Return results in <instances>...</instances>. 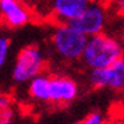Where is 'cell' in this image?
Instances as JSON below:
<instances>
[{
    "label": "cell",
    "instance_id": "6da1fadb",
    "mask_svg": "<svg viewBox=\"0 0 124 124\" xmlns=\"http://www.w3.org/2000/svg\"><path fill=\"white\" fill-rule=\"evenodd\" d=\"M123 57V47L117 40L105 34L88 36L82 54V62L91 68H105Z\"/></svg>",
    "mask_w": 124,
    "mask_h": 124
},
{
    "label": "cell",
    "instance_id": "7a4b0ae2",
    "mask_svg": "<svg viewBox=\"0 0 124 124\" xmlns=\"http://www.w3.org/2000/svg\"><path fill=\"white\" fill-rule=\"evenodd\" d=\"M86 40L88 36L71 24H57L52 35V43L56 53L67 62L82 59Z\"/></svg>",
    "mask_w": 124,
    "mask_h": 124
},
{
    "label": "cell",
    "instance_id": "3957f363",
    "mask_svg": "<svg viewBox=\"0 0 124 124\" xmlns=\"http://www.w3.org/2000/svg\"><path fill=\"white\" fill-rule=\"evenodd\" d=\"M43 68H45V56L42 50L35 45L25 46L17 54L13 68V78L20 84L29 82L34 77L42 74Z\"/></svg>",
    "mask_w": 124,
    "mask_h": 124
},
{
    "label": "cell",
    "instance_id": "277c9868",
    "mask_svg": "<svg viewBox=\"0 0 124 124\" xmlns=\"http://www.w3.org/2000/svg\"><path fill=\"white\" fill-rule=\"evenodd\" d=\"M34 18V10L25 0H0V24L16 29L25 27Z\"/></svg>",
    "mask_w": 124,
    "mask_h": 124
},
{
    "label": "cell",
    "instance_id": "5b68a950",
    "mask_svg": "<svg viewBox=\"0 0 124 124\" xmlns=\"http://www.w3.org/2000/svg\"><path fill=\"white\" fill-rule=\"evenodd\" d=\"M106 21H107L106 8L103 7L102 3H95V4H88L84 11L81 13V16H78L70 24L74 25L78 31H81L84 35L92 36V35L103 32Z\"/></svg>",
    "mask_w": 124,
    "mask_h": 124
},
{
    "label": "cell",
    "instance_id": "8992f818",
    "mask_svg": "<svg viewBox=\"0 0 124 124\" xmlns=\"http://www.w3.org/2000/svg\"><path fill=\"white\" fill-rule=\"evenodd\" d=\"M91 82L95 88H110L114 91H124V59L121 57L109 67L92 70Z\"/></svg>",
    "mask_w": 124,
    "mask_h": 124
},
{
    "label": "cell",
    "instance_id": "52a82bcc",
    "mask_svg": "<svg viewBox=\"0 0 124 124\" xmlns=\"http://www.w3.org/2000/svg\"><path fill=\"white\" fill-rule=\"evenodd\" d=\"M49 17L56 24H70L81 16L88 3L85 0H52Z\"/></svg>",
    "mask_w": 124,
    "mask_h": 124
},
{
    "label": "cell",
    "instance_id": "ba28073f",
    "mask_svg": "<svg viewBox=\"0 0 124 124\" xmlns=\"http://www.w3.org/2000/svg\"><path fill=\"white\" fill-rule=\"evenodd\" d=\"M78 95V85L67 75L50 77V102L54 105H68Z\"/></svg>",
    "mask_w": 124,
    "mask_h": 124
},
{
    "label": "cell",
    "instance_id": "9c48e42d",
    "mask_svg": "<svg viewBox=\"0 0 124 124\" xmlns=\"http://www.w3.org/2000/svg\"><path fill=\"white\" fill-rule=\"evenodd\" d=\"M28 92L38 102H50V77L39 74L29 81Z\"/></svg>",
    "mask_w": 124,
    "mask_h": 124
},
{
    "label": "cell",
    "instance_id": "30bf717a",
    "mask_svg": "<svg viewBox=\"0 0 124 124\" xmlns=\"http://www.w3.org/2000/svg\"><path fill=\"white\" fill-rule=\"evenodd\" d=\"M8 53H10V42H8L7 38L0 36V70L4 67Z\"/></svg>",
    "mask_w": 124,
    "mask_h": 124
},
{
    "label": "cell",
    "instance_id": "8fae6325",
    "mask_svg": "<svg viewBox=\"0 0 124 124\" xmlns=\"http://www.w3.org/2000/svg\"><path fill=\"white\" fill-rule=\"evenodd\" d=\"M78 124H106V120L103 117V114L99 112H92L88 116H85Z\"/></svg>",
    "mask_w": 124,
    "mask_h": 124
},
{
    "label": "cell",
    "instance_id": "7c38bea8",
    "mask_svg": "<svg viewBox=\"0 0 124 124\" xmlns=\"http://www.w3.org/2000/svg\"><path fill=\"white\" fill-rule=\"evenodd\" d=\"M14 120V112L11 106L0 107V124H11Z\"/></svg>",
    "mask_w": 124,
    "mask_h": 124
},
{
    "label": "cell",
    "instance_id": "4fadbf2b",
    "mask_svg": "<svg viewBox=\"0 0 124 124\" xmlns=\"http://www.w3.org/2000/svg\"><path fill=\"white\" fill-rule=\"evenodd\" d=\"M106 124H124V107L113 113L110 118L106 121Z\"/></svg>",
    "mask_w": 124,
    "mask_h": 124
},
{
    "label": "cell",
    "instance_id": "5bb4252c",
    "mask_svg": "<svg viewBox=\"0 0 124 124\" xmlns=\"http://www.w3.org/2000/svg\"><path fill=\"white\" fill-rule=\"evenodd\" d=\"M110 6L113 7V10L116 11L121 18H124V0H109Z\"/></svg>",
    "mask_w": 124,
    "mask_h": 124
},
{
    "label": "cell",
    "instance_id": "9a60e30c",
    "mask_svg": "<svg viewBox=\"0 0 124 124\" xmlns=\"http://www.w3.org/2000/svg\"><path fill=\"white\" fill-rule=\"evenodd\" d=\"M7 106H11L10 99H8L7 96L1 95V96H0V107H7Z\"/></svg>",
    "mask_w": 124,
    "mask_h": 124
},
{
    "label": "cell",
    "instance_id": "2e32d148",
    "mask_svg": "<svg viewBox=\"0 0 124 124\" xmlns=\"http://www.w3.org/2000/svg\"><path fill=\"white\" fill-rule=\"evenodd\" d=\"M88 4H95V3H103V1H106V0H85Z\"/></svg>",
    "mask_w": 124,
    "mask_h": 124
},
{
    "label": "cell",
    "instance_id": "e0dca14e",
    "mask_svg": "<svg viewBox=\"0 0 124 124\" xmlns=\"http://www.w3.org/2000/svg\"><path fill=\"white\" fill-rule=\"evenodd\" d=\"M43 1H47V3H49V4H50V1H52V0H43Z\"/></svg>",
    "mask_w": 124,
    "mask_h": 124
},
{
    "label": "cell",
    "instance_id": "ac0fdd59",
    "mask_svg": "<svg viewBox=\"0 0 124 124\" xmlns=\"http://www.w3.org/2000/svg\"><path fill=\"white\" fill-rule=\"evenodd\" d=\"M123 59H124V49H123Z\"/></svg>",
    "mask_w": 124,
    "mask_h": 124
},
{
    "label": "cell",
    "instance_id": "d6986e66",
    "mask_svg": "<svg viewBox=\"0 0 124 124\" xmlns=\"http://www.w3.org/2000/svg\"><path fill=\"white\" fill-rule=\"evenodd\" d=\"M123 107H124V103H123Z\"/></svg>",
    "mask_w": 124,
    "mask_h": 124
},
{
    "label": "cell",
    "instance_id": "ffe728a7",
    "mask_svg": "<svg viewBox=\"0 0 124 124\" xmlns=\"http://www.w3.org/2000/svg\"><path fill=\"white\" fill-rule=\"evenodd\" d=\"M25 1H28V0H25Z\"/></svg>",
    "mask_w": 124,
    "mask_h": 124
}]
</instances>
